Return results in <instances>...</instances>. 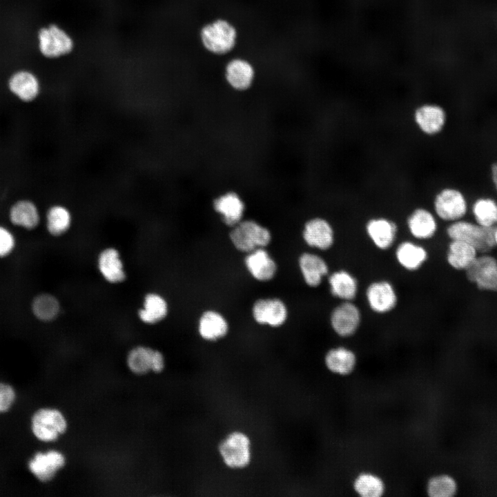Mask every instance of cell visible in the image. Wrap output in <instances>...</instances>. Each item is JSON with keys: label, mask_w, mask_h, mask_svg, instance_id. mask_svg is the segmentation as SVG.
<instances>
[{"label": "cell", "mask_w": 497, "mask_h": 497, "mask_svg": "<svg viewBox=\"0 0 497 497\" xmlns=\"http://www.w3.org/2000/svg\"><path fill=\"white\" fill-rule=\"evenodd\" d=\"M493 237H494L495 247L496 246L497 247V226H496L493 228Z\"/></svg>", "instance_id": "f35d334b"}, {"label": "cell", "mask_w": 497, "mask_h": 497, "mask_svg": "<svg viewBox=\"0 0 497 497\" xmlns=\"http://www.w3.org/2000/svg\"><path fill=\"white\" fill-rule=\"evenodd\" d=\"M66 465V458L59 451L49 449L35 452L27 462L30 473L39 482L51 481Z\"/></svg>", "instance_id": "7c38bea8"}, {"label": "cell", "mask_w": 497, "mask_h": 497, "mask_svg": "<svg viewBox=\"0 0 497 497\" xmlns=\"http://www.w3.org/2000/svg\"><path fill=\"white\" fill-rule=\"evenodd\" d=\"M214 211L221 217L222 222L231 228L242 220L245 204L235 192L225 193L216 197L213 204Z\"/></svg>", "instance_id": "7402d4cb"}, {"label": "cell", "mask_w": 497, "mask_h": 497, "mask_svg": "<svg viewBox=\"0 0 497 497\" xmlns=\"http://www.w3.org/2000/svg\"><path fill=\"white\" fill-rule=\"evenodd\" d=\"M197 331L201 338L207 342H216L225 338L229 331V324L222 313L208 309L200 315Z\"/></svg>", "instance_id": "44dd1931"}, {"label": "cell", "mask_w": 497, "mask_h": 497, "mask_svg": "<svg viewBox=\"0 0 497 497\" xmlns=\"http://www.w3.org/2000/svg\"><path fill=\"white\" fill-rule=\"evenodd\" d=\"M298 262L303 281L309 287H318L329 274L328 263L316 253L303 252L299 256Z\"/></svg>", "instance_id": "ffe728a7"}, {"label": "cell", "mask_w": 497, "mask_h": 497, "mask_svg": "<svg viewBox=\"0 0 497 497\" xmlns=\"http://www.w3.org/2000/svg\"><path fill=\"white\" fill-rule=\"evenodd\" d=\"M365 233L375 247L381 251L389 249L398 233L396 223L384 216L369 218L365 224Z\"/></svg>", "instance_id": "2e32d148"}, {"label": "cell", "mask_w": 497, "mask_h": 497, "mask_svg": "<svg viewBox=\"0 0 497 497\" xmlns=\"http://www.w3.org/2000/svg\"><path fill=\"white\" fill-rule=\"evenodd\" d=\"M353 487L360 496L364 497H378L384 491L382 480L370 473L358 475L354 481Z\"/></svg>", "instance_id": "d6a6232c"}, {"label": "cell", "mask_w": 497, "mask_h": 497, "mask_svg": "<svg viewBox=\"0 0 497 497\" xmlns=\"http://www.w3.org/2000/svg\"><path fill=\"white\" fill-rule=\"evenodd\" d=\"M331 294L341 301H353L358 292V282L353 273L338 269L328 275Z\"/></svg>", "instance_id": "cb8c5ba5"}, {"label": "cell", "mask_w": 497, "mask_h": 497, "mask_svg": "<svg viewBox=\"0 0 497 497\" xmlns=\"http://www.w3.org/2000/svg\"><path fill=\"white\" fill-rule=\"evenodd\" d=\"M67 427L65 416L55 408H39L34 411L30 420L32 434L42 442L56 441L66 432Z\"/></svg>", "instance_id": "5b68a950"}, {"label": "cell", "mask_w": 497, "mask_h": 497, "mask_svg": "<svg viewBox=\"0 0 497 497\" xmlns=\"http://www.w3.org/2000/svg\"><path fill=\"white\" fill-rule=\"evenodd\" d=\"M489 173L491 186L497 194V160L493 162L489 166Z\"/></svg>", "instance_id": "74e56055"}, {"label": "cell", "mask_w": 497, "mask_h": 497, "mask_svg": "<svg viewBox=\"0 0 497 497\" xmlns=\"http://www.w3.org/2000/svg\"><path fill=\"white\" fill-rule=\"evenodd\" d=\"M355 353L344 347H337L329 349L324 357L327 368L333 373L347 375L350 373L356 364Z\"/></svg>", "instance_id": "83f0119b"}, {"label": "cell", "mask_w": 497, "mask_h": 497, "mask_svg": "<svg viewBox=\"0 0 497 497\" xmlns=\"http://www.w3.org/2000/svg\"><path fill=\"white\" fill-rule=\"evenodd\" d=\"M427 491L431 497H449L456 491V484L447 475L436 476L429 480Z\"/></svg>", "instance_id": "e575fe53"}, {"label": "cell", "mask_w": 497, "mask_h": 497, "mask_svg": "<svg viewBox=\"0 0 497 497\" xmlns=\"http://www.w3.org/2000/svg\"><path fill=\"white\" fill-rule=\"evenodd\" d=\"M365 298L369 309L379 315L391 312L398 302L395 286L387 280H377L369 283L365 291Z\"/></svg>", "instance_id": "4fadbf2b"}, {"label": "cell", "mask_w": 497, "mask_h": 497, "mask_svg": "<svg viewBox=\"0 0 497 497\" xmlns=\"http://www.w3.org/2000/svg\"><path fill=\"white\" fill-rule=\"evenodd\" d=\"M493 228L463 218L449 223L446 233L450 240L465 242L473 246L480 254L488 253L495 248Z\"/></svg>", "instance_id": "3957f363"}, {"label": "cell", "mask_w": 497, "mask_h": 497, "mask_svg": "<svg viewBox=\"0 0 497 497\" xmlns=\"http://www.w3.org/2000/svg\"><path fill=\"white\" fill-rule=\"evenodd\" d=\"M201 45L208 53L224 56L231 52L238 41L236 26L228 19L220 17L204 24L199 32Z\"/></svg>", "instance_id": "6da1fadb"}, {"label": "cell", "mask_w": 497, "mask_h": 497, "mask_svg": "<svg viewBox=\"0 0 497 497\" xmlns=\"http://www.w3.org/2000/svg\"><path fill=\"white\" fill-rule=\"evenodd\" d=\"M302 236L308 246L320 251L329 250L335 244L333 226L322 217L308 220L304 224Z\"/></svg>", "instance_id": "9a60e30c"}, {"label": "cell", "mask_w": 497, "mask_h": 497, "mask_svg": "<svg viewBox=\"0 0 497 497\" xmlns=\"http://www.w3.org/2000/svg\"><path fill=\"white\" fill-rule=\"evenodd\" d=\"M251 314L253 320L259 325L277 328L286 322L289 309L280 298H262L253 304Z\"/></svg>", "instance_id": "8fae6325"}, {"label": "cell", "mask_w": 497, "mask_h": 497, "mask_svg": "<svg viewBox=\"0 0 497 497\" xmlns=\"http://www.w3.org/2000/svg\"><path fill=\"white\" fill-rule=\"evenodd\" d=\"M156 350L139 346L130 351L127 356V366L137 375L146 374L153 371Z\"/></svg>", "instance_id": "f546056e"}, {"label": "cell", "mask_w": 497, "mask_h": 497, "mask_svg": "<svg viewBox=\"0 0 497 497\" xmlns=\"http://www.w3.org/2000/svg\"><path fill=\"white\" fill-rule=\"evenodd\" d=\"M37 41L40 54L50 59L66 56L75 48L71 35L56 23L41 27L37 32Z\"/></svg>", "instance_id": "52a82bcc"}, {"label": "cell", "mask_w": 497, "mask_h": 497, "mask_svg": "<svg viewBox=\"0 0 497 497\" xmlns=\"http://www.w3.org/2000/svg\"><path fill=\"white\" fill-rule=\"evenodd\" d=\"M413 120L421 133L427 137H436L446 128L448 115L442 105L427 102L418 105L414 109Z\"/></svg>", "instance_id": "ba28073f"}, {"label": "cell", "mask_w": 497, "mask_h": 497, "mask_svg": "<svg viewBox=\"0 0 497 497\" xmlns=\"http://www.w3.org/2000/svg\"><path fill=\"white\" fill-rule=\"evenodd\" d=\"M438 218L433 211L422 206L413 208L407 219V226L416 240L424 241L433 238L438 231Z\"/></svg>", "instance_id": "d6986e66"}, {"label": "cell", "mask_w": 497, "mask_h": 497, "mask_svg": "<svg viewBox=\"0 0 497 497\" xmlns=\"http://www.w3.org/2000/svg\"><path fill=\"white\" fill-rule=\"evenodd\" d=\"M469 211L474 221L479 225L494 228L497 226V199L490 195H480L471 203Z\"/></svg>", "instance_id": "4316f807"}, {"label": "cell", "mask_w": 497, "mask_h": 497, "mask_svg": "<svg viewBox=\"0 0 497 497\" xmlns=\"http://www.w3.org/2000/svg\"><path fill=\"white\" fill-rule=\"evenodd\" d=\"M244 263L248 273L256 281L269 282L277 274V264L266 248L246 253Z\"/></svg>", "instance_id": "e0dca14e"}, {"label": "cell", "mask_w": 497, "mask_h": 497, "mask_svg": "<svg viewBox=\"0 0 497 497\" xmlns=\"http://www.w3.org/2000/svg\"><path fill=\"white\" fill-rule=\"evenodd\" d=\"M398 264L407 271L419 270L427 261L429 253L425 247L411 240L401 242L395 250Z\"/></svg>", "instance_id": "603a6c76"}, {"label": "cell", "mask_w": 497, "mask_h": 497, "mask_svg": "<svg viewBox=\"0 0 497 497\" xmlns=\"http://www.w3.org/2000/svg\"><path fill=\"white\" fill-rule=\"evenodd\" d=\"M71 215L69 211L61 205L51 206L46 214V226L48 232L54 235H60L69 228Z\"/></svg>", "instance_id": "1f68e13d"}, {"label": "cell", "mask_w": 497, "mask_h": 497, "mask_svg": "<svg viewBox=\"0 0 497 497\" xmlns=\"http://www.w3.org/2000/svg\"><path fill=\"white\" fill-rule=\"evenodd\" d=\"M14 238L12 233L0 225V257L10 254L14 248Z\"/></svg>", "instance_id": "8d00e7d4"}, {"label": "cell", "mask_w": 497, "mask_h": 497, "mask_svg": "<svg viewBox=\"0 0 497 497\" xmlns=\"http://www.w3.org/2000/svg\"><path fill=\"white\" fill-rule=\"evenodd\" d=\"M59 309L57 300L49 294L39 295L32 302V311L35 315L43 321L54 320L58 315Z\"/></svg>", "instance_id": "836d02e7"}, {"label": "cell", "mask_w": 497, "mask_h": 497, "mask_svg": "<svg viewBox=\"0 0 497 497\" xmlns=\"http://www.w3.org/2000/svg\"><path fill=\"white\" fill-rule=\"evenodd\" d=\"M98 266L102 276L109 282H120L126 277L119 253L113 248H106L100 253Z\"/></svg>", "instance_id": "f1b7e54d"}, {"label": "cell", "mask_w": 497, "mask_h": 497, "mask_svg": "<svg viewBox=\"0 0 497 497\" xmlns=\"http://www.w3.org/2000/svg\"><path fill=\"white\" fill-rule=\"evenodd\" d=\"M469 206L465 192L453 186L440 188L433 198V212L438 220L448 223L465 218Z\"/></svg>", "instance_id": "7a4b0ae2"}, {"label": "cell", "mask_w": 497, "mask_h": 497, "mask_svg": "<svg viewBox=\"0 0 497 497\" xmlns=\"http://www.w3.org/2000/svg\"><path fill=\"white\" fill-rule=\"evenodd\" d=\"M17 398L15 388L8 382H0V413H6L10 411Z\"/></svg>", "instance_id": "d590c367"}, {"label": "cell", "mask_w": 497, "mask_h": 497, "mask_svg": "<svg viewBox=\"0 0 497 497\" xmlns=\"http://www.w3.org/2000/svg\"><path fill=\"white\" fill-rule=\"evenodd\" d=\"M228 237L233 247L246 254L266 248L272 240L271 231L253 220H242L231 227Z\"/></svg>", "instance_id": "277c9868"}, {"label": "cell", "mask_w": 497, "mask_h": 497, "mask_svg": "<svg viewBox=\"0 0 497 497\" xmlns=\"http://www.w3.org/2000/svg\"><path fill=\"white\" fill-rule=\"evenodd\" d=\"M479 254L473 246L465 242L450 240L447 250L446 260L453 269L465 271Z\"/></svg>", "instance_id": "484cf974"}, {"label": "cell", "mask_w": 497, "mask_h": 497, "mask_svg": "<svg viewBox=\"0 0 497 497\" xmlns=\"http://www.w3.org/2000/svg\"><path fill=\"white\" fill-rule=\"evenodd\" d=\"M168 312L166 300L159 295L149 293L144 298V308L139 310V317L147 324H155L164 319Z\"/></svg>", "instance_id": "4dcf8cb0"}, {"label": "cell", "mask_w": 497, "mask_h": 497, "mask_svg": "<svg viewBox=\"0 0 497 497\" xmlns=\"http://www.w3.org/2000/svg\"><path fill=\"white\" fill-rule=\"evenodd\" d=\"M10 93L19 101L30 104L35 101L41 90V82L33 72L20 69L12 72L8 79Z\"/></svg>", "instance_id": "5bb4252c"}, {"label": "cell", "mask_w": 497, "mask_h": 497, "mask_svg": "<svg viewBox=\"0 0 497 497\" xmlns=\"http://www.w3.org/2000/svg\"><path fill=\"white\" fill-rule=\"evenodd\" d=\"M255 77V70L250 60L244 57L231 59L224 68V78L228 86L237 91L249 89Z\"/></svg>", "instance_id": "ac0fdd59"}, {"label": "cell", "mask_w": 497, "mask_h": 497, "mask_svg": "<svg viewBox=\"0 0 497 497\" xmlns=\"http://www.w3.org/2000/svg\"><path fill=\"white\" fill-rule=\"evenodd\" d=\"M362 322V313L353 301H341L331 311L329 323L333 331L341 338L353 335Z\"/></svg>", "instance_id": "30bf717a"}, {"label": "cell", "mask_w": 497, "mask_h": 497, "mask_svg": "<svg viewBox=\"0 0 497 497\" xmlns=\"http://www.w3.org/2000/svg\"><path fill=\"white\" fill-rule=\"evenodd\" d=\"M10 221L15 226L33 229L40 222L37 206L31 199L21 198L16 200L9 209Z\"/></svg>", "instance_id": "d4e9b609"}, {"label": "cell", "mask_w": 497, "mask_h": 497, "mask_svg": "<svg viewBox=\"0 0 497 497\" xmlns=\"http://www.w3.org/2000/svg\"><path fill=\"white\" fill-rule=\"evenodd\" d=\"M218 452L227 467L232 469H244L251 460V440L243 431H232L220 442Z\"/></svg>", "instance_id": "8992f818"}, {"label": "cell", "mask_w": 497, "mask_h": 497, "mask_svg": "<svg viewBox=\"0 0 497 497\" xmlns=\"http://www.w3.org/2000/svg\"><path fill=\"white\" fill-rule=\"evenodd\" d=\"M465 273L478 289L497 292V259L489 253L479 254Z\"/></svg>", "instance_id": "9c48e42d"}]
</instances>
